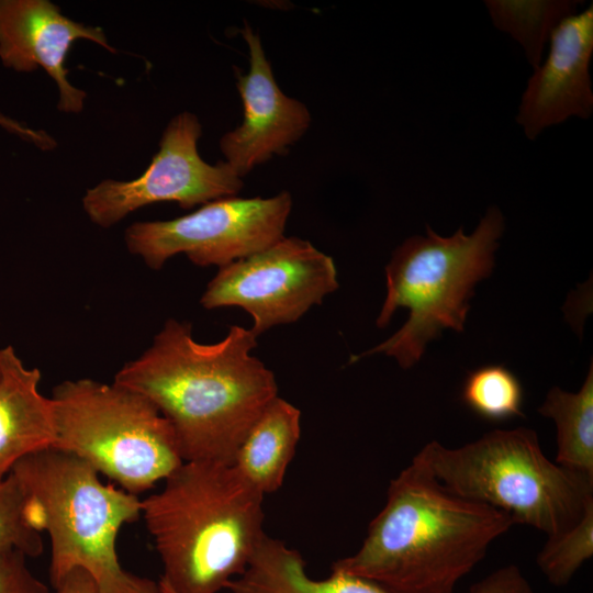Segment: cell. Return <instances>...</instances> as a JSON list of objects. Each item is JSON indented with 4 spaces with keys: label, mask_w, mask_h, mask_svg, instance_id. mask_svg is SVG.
<instances>
[{
    "label": "cell",
    "mask_w": 593,
    "mask_h": 593,
    "mask_svg": "<svg viewBox=\"0 0 593 593\" xmlns=\"http://www.w3.org/2000/svg\"><path fill=\"white\" fill-rule=\"evenodd\" d=\"M55 448L137 495L164 481L183 459L175 432L144 395L116 383L66 380L53 390Z\"/></svg>",
    "instance_id": "7"
},
{
    "label": "cell",
    "mask_w": 593,
    "mask_h": 593,
    "mask_svg": "<svg viewBox=\"0 0 593 593\" xmlns=\"http://www.w3.org/2000/svg\"><path fill=\"white\" fill-rule=\"evenodd\" d=\"M3 360H4V351L3 349H0V381L2 377Z\"/></svg>",
    "instance_id": "27"
},
{
    "label": "cell",
    "mask_w": 593,
    "mask_h": 593,
    "mask_svg": "<svg viewBox=\"0 0 593 593\" xmlns=\"http://www.w3.org/2000/svg\"><path fill=\"white\" fill-rule=\"evenodd\" d=\"M301 436L300 410L279 395L239 445L232 466L265 496L283 484Z\"/></svg>",
    "instance_id": "16"
},
{
    "label": "cell",
    "mask_w": 593,
    "mask_h": 593,
    "mask_svg": "<svg viewBox=\"0 0 593 593\" xmlns=\"http://www.w3.org/2000/svg\"><path fill=\"white\" fill-rule=\"evenodd\" d=\"M202 126L198 116L183 111L165 127L159 150L147 169L133 180L105 179L86 191L82 208L91 222L110 227L130 213L157 202H176L191 209L235 197L242 178L224 160L211 165L198 152Z\"/></svg>",
    "instance_id": "10"
},
{
    "label": "cell",
    "mask_w": 593,
    "mask_h": 593,
    "mask_svg": "<svg viewBox=\"0 0 593 593\" xmlns=\"http://www.w3.org/2000/svg\"><path fill=\"white\" fill-rule=\"evenodd\" d=\"M538 412L557 427L556 462L593 479V365L578 392L553 387Z\"/></svg>",
    "instance_id": "17"
},
{
    "label": "cell",
    "mask_w": 593,
    "mask_h": 593,
    "mask_svg": "<svg viewBox=\"0 0 593 593\" xmlns=\"http://www.w3.org/2000/svg\"><path fill=\"white\" fill-rule=\"evenodd\" d=\"M97 583L98 593H164L159 583L123 569Z\"/></svg>",
    "instance_id": "24"
},
{
    "label": "cell",
    "mask_w": 593,
    "mask_h": 593,
    "mask_svg": "<svg viewBox=\"0 0 593 593\" xmlns=\"http://www.w3.org/2000/svg\"><path fill=\"white\" fill-rule=\"evenodd\" d=\"M292 198L226 197L168 221L135 222L125 230L128 251L154 270L184 254L197 266L224 267L281 239Z\"/></svg>",
    "instance_id": "8"
},
{
    "label": "cell",
    "mask_w": 593,
    "mask_h": 593,
    "mask_svg": "<svg viewBox=\"0 0 593 593\" xmlns=\"http://www.w3.org/2000/svg\"><path fill=\"white\" fill-rule=\"evenodd\" d=\"M416 455L452 494L547 537L574 526L593 503V479L548 459L532 428L494 429L456 448L433 440Z\"/></svg>",
    "instance_id": "4"
},
{
    "label": "cell",
    "mask_w": 593,
    "mask_h": 593,
    "mask_svg": "<svg viewBox=\"0 0 593 593\" xmlns=\"http://www.w3.org/2000/svg\"><path fill=\"white\" fill-rule=\"evenodd\" d=\"M469 593H535V591L522 570L515 564H508L472 584Z\"/></svg>",
    "instance_id": "23"
},
{
    "label": "cell",
    "mask_w": 593,
    "mask_h": 593,
    "mask_svg": "<svg viewBox=\"0 0 593 593\" xmlns=\"http://www.w3.org/2000/svg\"><path fill=\"white\" fill-rule=\"evenodd\" d=\"M256 346L250 328L233 325L220 342L202 344L190 323L170 318L113 382L159 410L183 461L232 465L253 424L279 395L273 372L251 355Z\"/></svg>",
    "instance_id": "1"
},
{
    "label": "cell",
    "mask_w": 593,
    "mask_h": 593,
    "mask_svg": "<svg viewBox=\"0 0 593 593\" xmlns=\"http://www.w3.org/2000/svg\"><path fill=\"white\" fill-rule=\"evenodd\" d=\"M24 494L9 472L0 480V558L20 551L25 557H37L43 552L42 534L29 523L24 510Z\"/></svg>",
    "instance_id": "21"
},
{
    "label": "cell",
    "mask_w": 593,
    "mask_h": 593,
    "mask_svg": "<svg viewBox=\"0 0 593 593\" xmlns=\"http://www.w3.org/2000/svg\"><path fill=\"white\" fill-rule=\"evenodd\" d=\"M592 556L593 503L589 504L574 526L547 537L536 563L550 584L564 586Z\"/></svg>",
    "instance_id": "20"
},
{
    "label": "cell",
    "mask_w": 593,
    "mask_h": 593,
    "mask_svg": "<svg viewBox=\"0 0 593 593\" xmlns=\"http://www.w3.org/2000/svg\"><path fill=\"white\" fill-rule=\"evenodd\" d=\"M579 1H485L493 24L511 34L536 69L544 45L560 21L575 13Z\"/></svg>",
    "instance_id": "18"
},
{
    "label": "cell",
    "mask_w": 593,
    "mask_h": 593,
    "mask_svg": "<svg viewBox=\"0 0 593 593\" xmlns=\"http://www.w3.org/2000/svg\"><path fill=\"white\" fill-rule=\"evenodd\" d=\"M240 33L249 52V70L238 74L236 82L244 116L219 145L224 161L242 178L272 156L286 154L307 131L311 114L303 102L277 85L259 35L247 23Z\"/></svg>",
    "instance_id": "11"
},
{
    "label": "cell",
    "mask_w": 593,
    "mask_h": 593,
    "mask_svg": "<svg viewBox=\"0 0 593 593\" xmlns=\"http://www.w3.org/2000/svg\"><path fill=\"white\" fill-rule=\"evenodd\" d=\"M461 399L478 416L503 422L523 416L524 391L518 378L503 365H486L465 379Z\"/></svg>",
    "instance_id": "19"
},
{
    "label": "cell",
    "mask_w": 593,
    "mask_h": 593,
    "mask_svg": "<svg viewBox=\"0 0 593 593\" xmlns=\"http://www.w3.org/2000/svg\"><path fill=\"white\" fill-rule=\"evenodd\" d=\"M25 559L20 551L0 558V593H48L46 584L30 571Z\"/></svg>",
    "instance_id": "22"
},
{
    "label": "cell",
    "mask_w": 593,
    "mask_h": 593,
    "mask_svg": "<svg viewBox=\"0 0 593 593\" xmlns=\"http://www.w3.org/2000/svg\"><path fill=\"white\" fill-rule=\"evenodd\" d=\"M79 40L115 53L101 27L69 19L49 0H0L2 65L18 72L42 67L58 88L57 109L66 113L81 112L87 97L70 83L65 65L72 43Z\"/></svg>",
    "instance_id": "12"
},
{
    "label": "cell",
    "mask_w": 593,
    "mask_h": 593,
    "mask_svg": "<svg viewBox=\"0 0 593 593\" xmlns=\"http://www.w3.org/2000/svg\"><path fill=\"white\" fill-rule=\"evenodd\" d=\"M55 590V593H98V583L87 571L76 569L69 572Z\"/></svg>",
    "instance_id": "26"
},
{
    "label": "cell",
    "mask_w": 593,
    "mask_h": 593,
    "mask_svg": "<svg viewBox=\"0 0 593 593\" xmlns=\"http://www.w3.org/2000/svg\"><path fill=\"white\" fill-rule=\"evenodd\" d=\"M0 126L23 141L32 143L42 150L53 149L57 145L56 141L45 131L32 128L2 112H0Z\"/></svg>",
    "instance_id": "25"
},
{
    "label": "cell",
    "mask_w": 593,
    "mask_h": 593,
    "mask_svg": "<svg viewBox=\"0 0 593 593\" xmlns=\"http://www.w3.org/2000/svg\"><path fill=\"white\" fill-rule=\"evenodd\" d=\"M265 495L232 465L183 461L141 501V517L172 593H219L266 535Z\"/></svg>",
    "instance_id": "3"
},
{
    "label": "cell",
    "mask_w": 593,
    "mask_h": 593,
    "mask_svg": "<svg viewBox=\"0 0 593 593\" xmlns=\"http://www.w3.org/2000/svg\"><path fill=\"white\" fill-rule=\"evenodd\" d=\"M503 231L501 211L490 206L469 235L460 226L451 236L444 237L427 225L426 236L414 235L404 240L385 267L387 296L377 326H387L399 307H407L410 316L395 334L351 356L349 362L383 353L407 369L444 329L463 332L469 300L475 284L493 271Z\"/></svg>",
    "instance_id": "5"
},
{
    "label": "cell",
    "mask_w": 593,
    "mask_h": 593,
    "mask_svg": "<svg viewBox=\"0 0 593 593\" xmlns=\"http://www.w3.org/2000/svg\"><path fill=\"white\" fill-rule=\"evenodd\" d=\"M10 472L23 491L29 523L49 536L54 588L76 569L97 582L122 570L116 538L141 517L137 495L102 483L88 462L55 447L25 456Z\"/></svg>",
    "instance_id": "6"
},
{
    "label": "cell",
    "mask_w": 593,
    "mask_h": 593,
    "mask_svg": "<svg viewBox=\"0 0 593 593\" xmlns=\"http://www.w3.org/2000/svg\"><path fill=\"white\" fill-rule=\"evenodd\" d=\"M513 525L504 512L449 492L415 455L390 482L359 549L332 571L396 593H454Z\"/></svg>",
    "instance_id": "2"
},
{
    "label": "cell",
    "mask_w": 593,
    "mask_h": 593,
    "mask_svg": "<svg viewBox=\"0 0 593 593\" xmlns=\"http://www.w3.org/2000/svg\"><path fill=\"white\" fill-rule=\"evenodd\" d=\"M225 589L231 593H396L369 579L340 571H332L325 579H313L296 549L267 534L246 570Z\"/></svg>",
    "instance_id": "15"
},
{
    "label": "cell",
    "mask_w": 593,
    "mask_h": 593,
    "mask_svg": "<svg viewBox=\"0 0 593 593\" xmlns=\"http://www.w3.org/2000/svg\"><path fill=\"white\" fill-rule=\"evenodd\" d=\"M338 288L334 260L309 240L286 237L224 267L208 283L200 303L208 310L238 306L253 318L258 337L296 322Z\"/></svg>",
    "instance_id": "9"
},
{
    "label": "cell",
    "mask_w": 593,
    "mask_h": 593,
    "mask_svg": "<svg viewBox=\"0 0 593 593\" xmlns=\"http://www.w3.org/2000/svg\"><path fill=\"white\" fill-rule=\"evenodd\" d=\"M549 41L548 56L529 78L516 118L529 139L570 116L589 119L593 111V5L560 21Z\"/></svg>",
    "instance_id": "13"
},
{
    "label": "cell",
    "mask_w": 593,
    "mask_h": 593,
    "mask_svg": "<svg viewBox=\"0 0 593 593\" xmlns=\"http://www.w3.org/2000/svg\"><path fill=\"white\" fill-rule=\"evenodd\" d=\"M159 586L164 593H172L167 586L163 585L161 583H159Z\"/></svg>",
    "instance_id": "28"
},
{
    "label": "cell",
    "mask_w": 593,
    "mask_h": 593,
    "mask_svg": "<svg viewBox=\"0 0 593 593\" xmlns=\"http://www.w3.org/2000/svg\"><path fill=\"white\" fill-rule=\"evenodd\" d=\"M0 381V480L25 456L56 445L52 399L38 390L41 371L26 368L13 347L3 348Z\"/></svg>",
    "instance_id": "14"
}]
</instances>
